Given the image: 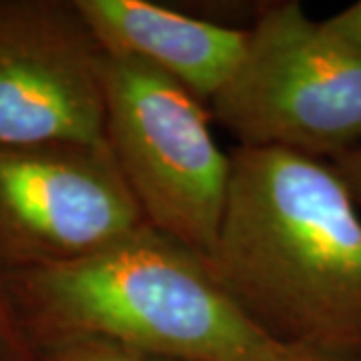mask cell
Returning <instances> with one entry per match:
<instances>
[{
	"instance_id": "cell-8",
	"label": "cell",
	"mask_w": 361,
	"mask_h": 361,
	"mask_svg": "<svg viewBox=\"0 0 361 361\" xmlns=\"http://www.w3.org/2000/svg\"><path fill=\"white\" fill-rule=\"evenodd\" d=\"M30 361H171L121 348L103 339L71 337L30 345Z\"/></svg>"
},
{
	"instance_id": "cell-6",
	"label": "cell",
	"mask_w": 361,
	"mask_h": 361,
	"mask_svg": "<svg viewBox=\"0 0 361 361\" xmlns=\"http://www.w3.org/2000/svg\"><path fill=\"white\" fill-rule=\"evenodd\" d=\"M104 65L75 0H0V145H106Z\"/></svg>"
},
{
	"instance_id": "cell-12",
	"label": "cell",
	"mask_w": 361,
	"mask_h": 361,
	"mask_svg": "<svg viewBox=\"0 0 361 361\" xmlns=\"http://www.w3.org/2000/svg\"><path fill=\"white\" fill-rule=\"evenodd\" d=\"M295 361H361V357H336V355H319V353L301 351Z\"/></svg>"
},
{
	"instance_id": "cell-4",
	"label": "cell",
	"mask_w": 361,
	"mask_h": 361,
	"mask_svg": "<svg viewBox=\"0 0 361 361\" xmlns=\"http://www.w3.org/2000/svg\"><path fill=\"white\" fill-rule=\"evenodd\" d=\"M106 145L157 231L209 257L231 183V155L195 94L133 56L106 52Z\"/></svg>"
},
{
	"instance_id": "cell-11",
	"label": "cell",
	"mask_w": 361,
	"mask_h": 361,
	"mask_svg": "<svg viewBox=\"0 0 361 361\" xmlns=\"http://www.w3.org/2000/svg\"><path fill=\"white\" fill-rule=\"evenodd\" d=\"M331 165L337 169V173L348 183L353 199L361 207V149L345 153V155H339L331 161Z\"/></svg>"
},
{
	"instance_id": "cell-1",
	"label": "cell",
	"mask_w": 361,
	"mask_h": 361,
	"mask_svg": "<svg viewBox=\"0 0 361 361\" xmlns=\"http://www.w3.org/2000/svg\"><path fill=\"white\" fill-rule=\"evenodd\" d=\"M207 263L247 317L279 343L361 357V207L331 161L235 149Z\"/></svg>"
},
{
	"instance_id": "cell-9",
	"label": "cell",
	"mask_w": 361,
	"mask_h": 361,
	"mask_svg": "<svg viewBox=\"0 0 361 361\" xmlns=\"http://www.w3.org/2000/svg\"><path fill=\"white\" fill-rule=\"evenodd\" d=\"M0 361H30V348L14 319L0 279Z\"/></svg>"
},
{
	"instance_id": "cell-3",
	"label": "cell",
	"mask_w": 361,
	"mask_h": 361,
	"mask_svg": "<svg viewBox=\"0 0 361 361\" xmlns=\"http://www.w3.org/2000/svg\"><path fill=\"white\" fill-rule=\"evenodd\" d=\"M211 113L245 149L334 161L361 149V52L293 2L263 8Z\"/></svg>"
},
{
	"instance_id": "cell-7",
	"label": "cell",
	"mask_w": 361,
	"mask_h": 361,
	"mask_svg": "<svg viewBox=\"0 0 361 361\" xmlns=\"http://www.w3.org/2000/svg\"><path fill=\"white\" fill-rule=\"evenodd\" d=\"M106 52L153 66L201 103L229 85L241 65L249 28L217 25L149 0H75Z\"/></svg>"
},
{
	"instance_id": "cell-2",
	"label": "cell",
	"mask_w": 361,
	"mask_h": 361,
	"mask_svg": "<svg viewBox=\"0 0 361 361\" xmlns=\"http://www.w3.org/2000/svg\"><path fill=\"white\" fill-rule=\"evenodd\" d=\"M28 348L90 337L171 361H295L207 259L149 223L89 257L0 273Z\"/></svg>"
},
{
	"instance_id": "cell-10",
	"label": "cell",
	"mask_w": 361,
	"mask_h": 361,
	"mask_svg": "<svg viewBox=\"0 0 361 361\" xmlns=\"http://www.w3.org/2000/svg\"><path fill=\"white\" fill-rule=\"evenodd\" d=\"M323 25L327 26L336 37L343 40L345 44L361 52V0L349 4L334 16L325 18Z\"/></svg>"
},
{
	"instance_id": "cell-5",
	"label": "cell",
	"mask_w": 361,
	"mask_h": 361,
	"mask_svg": "<svg viewBox=\"0 0 361 361\" xmlns=\"http://www.w3.org/2000/svg\"><path fill=\"white\" fill-rule=\"evenodd\" d=\"M142 225L109 145H0V273L89 257Z\"/></svg>"
}]
</instances>
